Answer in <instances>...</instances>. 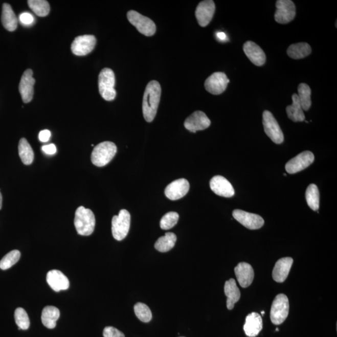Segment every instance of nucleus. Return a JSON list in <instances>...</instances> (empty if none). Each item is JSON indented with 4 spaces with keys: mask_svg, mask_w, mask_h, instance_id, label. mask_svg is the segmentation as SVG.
<instances>
[{
    "mask_svg": "<svg viewBox=\"0 0 337 337\" xmlns=\"http://www.w3.org/2000/svg\"><path fill=\"white\" fill-rule=\"evenodd\" d=\"M291 98H293V104L290 106H288L286 108L288 118L294 122L305 121V116L302 108L301 104L300 103L298 95L294 94Z\"/></svg>",
    "mask_w": 337,
    "mask_h": 337,
    "instance_id": "27",
    "label": "nucleus"
},
{
    "mask_svg": "<svg viewBox=\"0 0 337 337\" xmlns=\"http://www.w3.org/2000/svg\"><path fill=\"white\" fill-rule=\"evenodd\" d=\"M315 157L312 152L304 151L300 153L297 156L291 159L286 164V171L289 174H296L308 168L313 163Z\"/></svg>",
    "mask_w": 337,
    "mask_h": 337,
    "instance_id": "10",
    "label": "nucleus"
},
{
    "mask_svg": "<svg viewBox=\"0 0 337 337\" xmlns=\"http://www.w3.org/2000/svg\"><path fill=\"white\" fill-rule=\"evenodd\" d=\"M215 10L216 6L212 0H206L199 3L195 10V16L200 27H206L210 24Z\"/></svg>",
    "mask_w": 337,
    "mask_h": 337,
    "instance_id": "14",
    "label": "nucleus"
},
{
    "mask_svg": "<svg viewBox=\"0 0 337 337\" xmlns=\"http://www.w3.org/2000/svg\"><path fill=\"white\" fill-rule=\"evenodd\" d=\"M161 95V87L157 81H151L147 85L143 96V113L148 123L154 120L157 114Z\"/></svg>",
    "mask_w": 337,
    "mask_h": 337,
    "instance_id": "1",
    "label": "nucleus"
},
{
    "mask_svg": "<svg viewBox=\"0 0 337 337\" xmlns=\"http://www.w3.org/2000/svg\"><path fill=\"white\" fill-rule=\"evenodd\" d=\"M134 310L136 316L141 321L148 323L151 321L152 312L148 305L139 302L134 305Z\"/></svg>",
    "mask_w": 337,
    "mask_h": 337,
    "instance_id": "36",
    "label": "nucleus"
},
{
    "mask_svg": "<svg viewBox=\"0 0 337 337\" xmlns=\"http://www.w3.org/2000/svg\"><path fill=\"white\" fill-rule=\"evenodd\" d=\"M179 214L175 212H169L164 215L160 221L161 228L163 230H169L177 224L179 220Z\"/></svg>",
    "mask_w": 337,
    "mask_h": 337,
    "instance_id": "37",
    "label": "nucleus"
},
{
    "mask_svg": "<svg viewBox=\"0 0 337 337\" xmlns=\"http://www.w3.org/2000/svg\"><path fill=\"white\" fill-rule=\"evenodd\" d=\"M293 259L291 257H284L277 261L274 268L273 277L275 281L282 283L287 279L290 273Z\"/></svg>",
    "mask_w": 337,
    "mask_h": 337,
    "instance_id": "22",
    "label": "nucleus"
},
{
    "mask_svg": "<svg viewBox=\"0 0 337 337\" xmlns=\"http://www.w3.org/2000/svg\"><path fill=\"white\" fill-rule=\"evenodd\" d=\"M217 38L219 39L220 41H223L226 40L227 36L224 33L219 32L217 33Z\"/></svg>",
    "mask_w": 337,
    "mask_h": 337,
    "instance_id": "42",
    "label": "nucleus"
},
{
    "mask_svg": "<svg viewBox=\"0 0 337 337\" xmlns=\"http://www.w3.org/2000/svg\"><path fill=\"white\" fill-rule=\"evenodd\" d=\"M2 195L1 192H0V209L2 208Z\"/></svg>",
    "mask_w": 337,
    "mask_h": 337,
    "instance_id": "43",
    "label": "nucleus"
},
{
    "mask_svg": "<svg viewBox=\"0 0 337 337\" xmlns=\"http://www.w3.org/2000/svg\"><path fill=\"white\" fill-rule=\"evenodd\" d=\"M131 215L126 209H122L118 216H115L112 219V234L116 240L121 241L125 239L128 234Z\"/></svg>",
    "mask_w": 337,
    "mask_h": 337,
    "instance_id": "5",
    "label": "nucleus"
},
{
    "mask_svg": "<svg viewBox=\"0 0 337 337\" xmlns=\"http://www.w3.org/2000/svg\"><path fill=\"white\" fill-rule=\"evenodd\" d=\"M60 316V311L58 308L54 306H47L43 308L41 314L42 324L50 329H53L56 326V322Z\"/></svg>",
    "mask_w": 337,
    "mask_h": 337,
    "instance_id": "25",
    "label": "nucleus"
},
{
    "mask_svg": "<svg viewBox=\"0 0 337 337\" xmlns=\"http://www.w3.org/2000/svg\"><path fill=\"white\" fill-rule=\"evenodd\" d=\"M210 187L212 191L219 196L231 197L235 194L233 186L229 181L221 175H216L212 178Z\"/></svg>",
    "mask_w": 337,
    "mask_h": 337,
    "instance_id": "18",
    "label": "nucleus"
},
{
    "mask_svg": "<svg viewBox=\"0 0 337 337\" xmlns=\"http://www.w3.org/2000/svg\"><path fill=\"white\" fill-rule=\"evenodd\" d=\"M262 319L259 313L253 312L246 317L245 323L243 326L246 335L255 337L259 335L262 329Z\"/></svg>",
    "mask_w": 337,
    "mask_h": 337,
    "instance_id": "23",
    "label": "nucleus"
},
{
    "mask_svg": "<svg viewBox=\"0 0 337 337\" xmlns=\"http://www.w3.org/2000/svg\"><path fill=\"white\" fill-rule=\"evenodd\" d=\"M104 337H125L121 331L113 327H106L103 330Z\"/></svg>",
    "mask_w": 337,
    "mask_h": 337,
    "instance_id": "38",
    "label": "nucleus"
},
{
    "mask_svg": "<svg viewBox=\"0 0 337 337\" xmlns=\"http://www.w3.org/2000/svg\"><path fill=\"white\" fill-rule=\"evenodd\" d=\"M264 313H265L264 311H262V315H263V314H264Z\"/></svg>",
    "mask_w": 337,
    "mask_h": 337,
    "instance_id": "44",
    "label": "nucleus"
},
{
    "mask_svg": "<svg viewBox=\"0 0 337 337\" xmlns=\"http://www.w3.org/2000/svg\"><path fill=\"white\" fill-rule=\"evenodd\" d=\"M33 72L32 70H27L22 75L19 83V91L22 100L25 103H30L33 97V87L35 83V79L33 78Z\"/></svg>",
    "mask_w": 337,
    "mask_h": 337,
    "instance_id": "16",
    "label": "nucleus"
},
{
    "mask_svg": "<svg viewBox=\"0 0 337 337\" xmlns=\"http://www.w3.org/2000/svg\"><path fill=\"white\" fill-rule=\"evenodd\" d=\"M276 331H277V332H278V331H279V328H276Z\"/></svg>",
    "mask_w": 337,
    "mask_h": 337,
    "instance_id": "45",
    "label": "nucleus"
},
{
    "mask_svg": "<svg viewBox=\"0 0 337 337\" xmlns=\"http://www.w3.org/2000/svg\"><path fill=\"white\" fill-rule=\"evenodd\" d=\"M15 320L19 330H28L30 327L29 317L24 308H17L15 311Z\"/></svg>",
    "mask_w": 337,
    "mask_h": 337,
    "instance_id": "35",
    "label": "nucleus"
},
{
    "mask_svg": "<svg viewBox=\"0 0 337 337\" xmlns=\"http://www.w3.org/2000/svg\"><path fill=\"white\" fill-rule=\"evenodd\" d=\"M2 21L5 29L9 32H13L18 26V19L9 4L3 5Z\"/></svg>",
    "mask_w": 337,
    "mask_h": 337,
    "instance_id": "26",
    "label": "nucleus"
},
{
    "mask_svg": "<svg viewBox=\"0 0 337 337\" xmlns=\"http://www.w3.org/2000/svg\"><path fill=\"white\" fill-rule=\"evenodd\" d=\"M18 152L21 160L25 165H30L34 160V152L32 147L25 138H21L19 142Z\"/></svg>",
    "mask_w": 337,
    "mask_h": 337,
    "instance_id": "30",
    "label": "nucleus"
},
{
    "mask_svg": "<svg viewBox=\"0 0 337 337\" xmlns=\"http://www.w3.org/2000/svg\"><path fill=\"white\" fill-rule=\"evenodd\" d=\"M28 4L33 12L38 16H47L50 13L49 3L45 0H29Z\"/></svg>",
    "mask_w": 337,
    "mask_h": 337,
    "instance_id": "33",
    "label": "nucleus"
},
{
    "mask_svg": "<svg viewBox=\"0 0 337 337\" xmlns=\"http://www.w3.org/2000/svg\"><path fill=\"white\" fill-rule=\"evenodd\" d=\"M47 281L50 287L55 291L67 290L70 287V282L68 277L58 270L48 272Z\"/></svg>",
    "mask_w": 337,
    "mask_h": 337,
    "instance_id": "20",
    "label": "nucleus"
},
{
    "mask_svg": "<svg viewBox=\"0 0 337 337\" xmlns=\"http://www.w3.org/2000/svg\"><path fill=\"white\" fill-rule=\"evenodd\" d=\"M117 152V147L114 143L105 141L95 147L92 154V161L98 167H103L110 163Z\"/></svg>",
    "mask_w": 337,
    "mask_h": 337,
    "instance_id": "3",
    "label": "nucleus"
},
{
    "mask_svg": "<svg viewBox=\"0 0 337 337\" xmlns=\"http://www.w3.org/2000/svg\"><path fill=\"white\" fill-rule=\"evenodd\" d=\"M41 150L45 154L48 155L55 154L57 152V149H56V147L54 144H50L42 146Z\"/></svg>",
    "mask_w": 337,
    "mask_h": 337,
    "instance_id": "40",
    "label": "nucleus"
},
{
    "mask_svg": "<svg viewBox=\"0 0 337 337\" xmlns=\"http://www.w3.org/2000/svg\"><path fill=\"white\" fill-rule=\"evenodd\" d=\"M189 188L190 185L188 180L186 179H177L166 187L164 193L170 200H178L185 197L188 194Z\"/></svg>",
    "mask_w": 337,
    "mask_h": 337,
    "instance_id": "17",
    "label": "nucleus"
},
{
    "mask_svg": "<svg viewBox=\"0 0 337 337\" xmlns=\"http://www.w3.org/2000/svg\"><path fill=\"white\" fill-rule=\"evenodd\" d=\"M211 124L210 120L205 113L197 111L186 119L185 126L189 131L195 133L197 131H203L208 128Z\"/></svg>",
    "mask_w": 337,
    "mask_h": 337,
    "instance_id": "15",
    "label": "nucleus"
},
{
    "mask_svg": "<svg viewBox=\"0 0 337 337\" xmlns=\"http://www.w3.org/2000/svg\"><path fill=\"white\" fill-rule=\"evenodd\" d=\"M176 240L177 237L175 234L168 232L165 236L159 238L155 243L154 247L161 253H166L174 247Z\"/></svg>",
    "mask_w": 337,
    "mask_h": 337,
    "instance_id": "29",
    "label": "nucleus"
},
{
    "mask_svg": "<svg viewBox=\"0 0 337 337\" xmlns=\"http://www.w3.org/2000/svg\"><path fill=\"white\" fill-rule=\"evenodd\" d=\"M21 253L18 250H13L10 252L3 257L0 261V268L2 270H7L15 264L20 259Z\"/></svg>",
    "mask_w": 337,
    "mask_h": 337,
    "instance_id": "34",
    "label": "nucleus"
},
{
    "mask_svg": "<svg viewBox=\"0 0 337 337\" xmlns=\"http://www.w3.org/2000/svg\"><path fill=\"white\" fill-rule=\"evenodd\" d=\"M115 75L111 69H104L98 78L99 91L102 98L107 101L114 100L116 92L115 89Z\"/></svg>",
    "mask_w": 337,
    "mask_h": 337,
    "instance_id": "4",
    "label": "nucleus"
},
{
    "mask_svg": "<svg viewBox=\"0 0 337 337\" xmlns=\"http://www.w3.org/2000/svg\"><path fill=\"white\" fill-rule=\"evenodd\" d=\"M229 82L224 73L216 72L206 79L205 88L212 95H219L225 92Z\"/></svg>",
    "mask_w": 337,
    "mask_h": 337,
    "instance_id": "11",
    "label": "nucleus"
},
{
    "mask_svg": "<svg viewBox=\"0 0 337 337\" xmlns=\"http://www.w3.org/2000/svg\"><path fill=\"white\" fill-rule=\"evenodd\" d=\"M19 20L24 25H32L34 21V16L30 13H23L19 16Z\"/></svg>",
    "mask_w": 337,
    "mask_h": 337,
    "instance_id": "39",
    "label": "nucleus"
},
{
    "mask_svg": "<svg viewBox=\"0 0 337 337\" xmlns=\"http://www.w3.org/2000/svg\"><path fill=\"white\" fill-rule=\"evenodd\" d=\"M235 274L239 284L243 288L248 287L253 282L254 271L250 264L240 262L234 268Z\"/></svg>",
    "mask_w": 337,
    "mask_h": 337,
    "instance_id": "21",
    "label": "nucleus"
},
{
    "mask_svg": "<svg viewBox=\"0 0 337 337\" xmlns=\"http://www.w3.org/2000/svg\"><path fill=\"white\" fill-rule=\"evenodd\" d=\"M96 39L93 35L79 36L72 44V51L76 56H85L92 52L96 46Z\"/></svg>",
    "mask_w": 337,
    "mask_h": 337,
    "instance_id": "13",
    "label": "nucleus"
},
{
    "mask_svg": "<svg viewBox=\"0 0 337 337\" xmlns=\"http://www.w3.org/2000/svg\"><path fill=\"white\" fill-rule=\"evenodd\" d=\"M127 19L138 32L146 36H152L156 32V26L152 19L137 11L131 10L127 13Z\"/></svg>",
    "mask_w": 337,
    "mask_h": 337,
    "instance_id": "6",
    "label": "nucleus"
},
{
    "mask_svg": "<svg viewBox=\"0 0 337 337\" xmlns=\"http://www.w3.org/2000/svg\"><path fill=\"white\" fill-rule=\"evenodd\" d=\"M232 215L235 219L251 230H256L261 228L264 224L263 218L256 214L249 213L240 209H236L233 211Z\"/></svg>",
    "mask_w": 337,
    "mask_h": 337,
    "instance_id": "12",
    "label": "nucleus"
},
{
    "mask_svg": "<svg viewBox=\"0 0 337 337\" xmlns=\"http://www.w3.org/2000/svg\"><path fill=\"white\" fill-rule=\"evenodd\" d=\"M263 125L265 134L274 143L280 144L284 142V137L278 122L270 111L263 113Z\"/></svg>",
    "mask_w": 337,
    "mask_h": 337,
    "instance_id": "8",
    "label": "nucleus"
},
{
    "mask_svg": "<svg viewBox=\"0 0 337 337\" xmlns=\"http://www.w3.org/2000/svg\"><path fill=\"white\" fill-rule=\"evenodd\" d=\"M75 226L78 233L81 236H88L94 232L96 219L94 213L83 206L76 209L75 217Z\"/></svg>",
    "mask_w": 337,
    "mask_h": 337,
    "instance_id": "2",
    "label": "nucleus"
},
{
    "mask_svg": "<svg viewBox=\"0 0 337 337\" xmlns=\"http://www.w3.org/2000/svg\"><path fill=\"white\" fill-rule=\"evenodd\" d=\"M289 302L285 294H280L274 299L271 310V319L275 325L282 324L288 315Z\"/></svg>",
    "mask_w": 337,
    "mask_h": 337,
    "instance_id": "7",
    "label": "nucleus"
},
{
    "mask_svg": "<svg viewBox=\"0 0 337 337\" xmlns=\"http://www.w3.org/2000/svg\"><path fill=\"white\" fill-rule=\"evenodd\" d=\"M224 293L227 297V307L229 310L233 309L235 304L240 298V291L238 288L236 280L231 279L226 281L224 285Z\"/></svg>",
    "mask_w": 337,
    "mask_h": 337,
    "instance_id": "24",
    "label": "nucleus"
},
{
    "mask_svg": "<svg viewBox=\"0 0 337 337\" xmlns=\"http://www.w3.org/2000/svg\"><path fill=\"white\" fill-rule=\"evenodd\" d=\"M51 132L49 130L44 129L40 131L39 134V140L42 143H47L51 138Z\"/></svg>",
    "mask_w": 337,
    "mask_h": 337,
    "instance_id": "41",
    "label": "nucleus"
},
{
    "mask_svg": "<svg viewBox=\"0 0 337 337\" xmlns=\"http://www.w3.org/2000/svg\"><path fill=\"white\" fill-rule=\"evenodd\" d=\"M298 97L303 111H308L311 104V89L308 84L301 83L298 87Z\"/></svg>",
    "mask_w": 337,
    "mask_h": 337,
    "instance_id": "32",
    "label": "nucleus"
},
{
    "mask_svg": "<svg viewBox=\"0 0 337 337\" xmlns=\"http://www.w3.org/2000/svg\"><path fill=\"white\" fill-rule=\"evenodd\" d=\"M243 50L252 63L256 66H261L265 64V54L262 48L254 42L249 41L245 42L243 44Z\"/></svg>",
    "mask_w": 337,
    "mask_h": 337,
    "instance_id": "19",
    "label": "nucleus"
},
{
    "mask_svg": "<svg viewBox=\"0 0 337 337\" xmlns=\"http://www.w3.org/2000/svg\"><path fill=\"white\" fill-rule=\"evenodd\" d=\"M181 337H184V336H181Z\"/></svg>",
    "mask_w": 337,
    "mask_h": 337,
    "instance_id": "46",
    "label": "nucleus"
},
{
    "mask_svg": "<svg viewBox=\"0 0 337 337\" xmlns=\"http://www.w3.org/2000/svg\"><path fill=\"white\" fill-rule=\"evenodd\" d=\"M308 206L313 211H318L320 205V193L318 188L314 184L308 186L305 193Z\"/></svg>",
    "mask_w": 337,
    "mask_h": 337,
    "instance_id": "31",
    "label": "nucleus"
},
{
    "mask_svg": "<svg viewBox=\"0 0 337 337\" xmlns=\"http://www.w3.org/2000/svg\"><path fill=\"white\" fill-rule=\"evenodd\" d=\"M311 48L307 42L290 45L287 49V55L290 58L295 59H302L310 55Z\"/></svg>",
    "mask_w": 337,
    "mask_h": 337,
    "instance_id": "28",
    "label": "nucleus"
},
{
    "mask_svg": "<svg viewBox=\"0 0 337 337\" xmlns=\"http://www.w3.org/2000/svg\"><path fill=\"white\" fill-rule=\"evenodd\" d=\"M275 20L280 24H287L296 15V6L291 0H278L276 2Z\"/></svg>",
    "mask_w": 337,
    "mask_h": 337,
    "instance_id": "9",
    "label": "nucleus"
}]
</instances>
